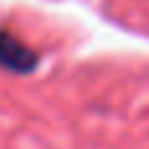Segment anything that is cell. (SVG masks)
<instances>
[{"instance_id": "6da1fadb", "label": "cell", "mask_w": 149, "mask_h": 149, "mask_svg": "<svg viewBox=\"0 0 149 149\" xmlns=\"http://www.w3.org/2000/svg\"><path fill=\"white\" fill-rule=\"evenodd\" d=\"M0 65L8 71H16V73H29L37 65V52H31L13 34L0 31Z\"/></svg>"}]
</instances>
